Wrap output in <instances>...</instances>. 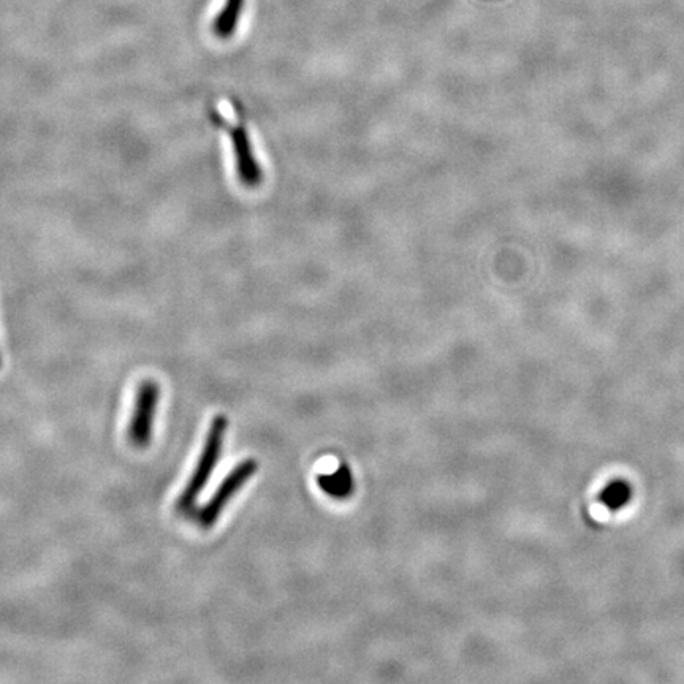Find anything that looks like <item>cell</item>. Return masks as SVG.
<instances>
[{
    "mask_svg": "<svg viewBox=\"0 0 684 684\" xmlns=\"http://www.w3.org/2000/svg\"><path fill=\"white\" fill-rule=\"evenodd\" d=\"M0 368H2V357H0Z\"/></svg>",
    "mask_w": 684,
    "mask_h": 684,
    "instance_id": "cell-8",
    "label": "cell"
},
{
    "mask_svg": "<svg viewBox=\"0 0 684 684\" xmlns=\"http://www.w3.org/2000/svg\"><path fill=\"white\" fill-rule=\"evenodd\" d=\"M259 471V463L255 460H244L240 464H236L232 472L222 480L221 485L217 488L216 493L211 496L208 502L202 509L198 510V526L203 529L213 528L228 502L235 498L236 493L249 482L251 477H254Z\"/></svg>",
    "mask_w": 684,
    "mask_h": 684,
    "instance_id": "cell-3",
    "label": "cell"
},
{
    "mask_svg": "<svg viewBox=\"0 0 684 684\" xmlns=\"http://www.w3.org/2000/svg\"><path fill=\"white\" fill-rule=\"evenodd\" d=\"M209 119L213 121L217 129L227 132L228 137L232 138L233 152H235L236 173L241 183L246 187L260 186L263 179L262 167L259 160L255 157L252 149L251 138L247 135L244 122L232 124L227 119L222 118L219 111L209 108Z\"/></svg>",
    "mask_w": 684,
    "mask_h": 684,
    "instance_id": "cell-2",
    "label": "cell"
},
{
    "mask_svg": "<svg viewBox=\"0 0 684 684\" xmlns=\"http://www.w3.org/2000/svg\"><path fill=\"white\" fill-rule=\"evenodd\" d=\"M319 480L322 490L327 491L331 496L341 498L352 491V477L347 468H339V471L333 475H322Z\"/></svg>",
    "mask_w": 684,
    "mask_h": 684,
    "instance_id": "cell-7",
    "label": "cell"
},
{
    "mask_svg": "<svg viewBox=\"0 0 684 684\" xmlns=\"http://www.w3.org/2000/svg\"><path fill=\"white\" fill-rule=\"evenodd\" d=\"M244 0H225L224 7L213 21V32L217 37L228 38L236 31L243 15Z\"/></svg>",
    "mask_w": 684,
    "mask_h": 684,
    "instance_id": "cell-5",
    "label": "cell"
},
{
    "mask_svg": "<svg viewBox=\"0 0 684 684\" xmlns=\"http://www.w3.org/2000/svg\"><path fill=\"white\" fill-rule=\"evenodd\" d=\"M228 420L225 415H217L213 418L211 426H209L208 436H206L205 445H203L202 455L198 458L197 466H195L194 474L190 477L183 493L176 501V510L181 513H190L195 509L200 494L208 485L214 469L217 468L219 460H221L222 447H224V437L227 433Z\"/></svg>",
    "mask_w": 684,
    "mask_h": 684,
    "instance_id": "cell-1",
    "label": "cell"
},
{
    "mask_svg": "<svg viewBox=\"0 0 684 684\" xmlns=\"http://www.w3.org/2000/svg\"><path fill=\"white\" fill-rule=\"evenodd\" d=\"M631 499L632 488L626 480H613L612 483H608L599 496V501L613 512L624 509L631 502Z\"/></svg>",
    "mask_w": 684,
    "mask_h": 684,
    "instance_id": "cell-6",
    "label": "cell"
},
{
    "mask_svg": "<svg viewBox=\"0 0 684 684\" xmlns=\"http://www.w3.org/2000/svg\"><path fill=\"white\" fill-rule=\"evenodd\" d=\"M159 398L160 387L156 380L146 379L138 385L129 425V439L137 449H146L151 444Z\"/></svg>",
    "mask_w": 684,
    "mask_h": 684,
    "instance_id": "cell-4",
    "label": "cell"
}]
</instances>
